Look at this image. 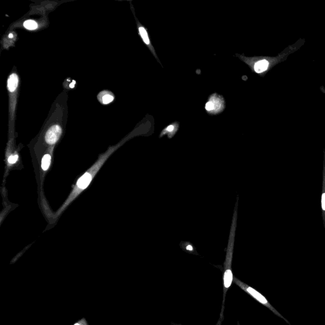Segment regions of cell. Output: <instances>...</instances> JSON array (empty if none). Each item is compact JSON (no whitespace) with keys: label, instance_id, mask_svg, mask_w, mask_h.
Here are the masks:
<instances>
[{"label":"cell","instance_id":"cell-3","mask_svg":"<svg viewBox=\"0 0 325 325\" xmlns=\"http://www.w3.org/2000/svg\"><path fill=\"white\" fill-rule=\"evenodd\" d=\"M139 35L141 37V38L142 39L143 41L144 42V43L147 45L148 46H149V48H150V50H151L152 53L153 54V55L155 56V57L157 59L158 61L159 62L158 58L156 56V52H155V50L154 49L153 46H152L151 43V40L149 39V35L148 33V31L147 30H146V29L143 27L142 26H140L139 27Z\"/></svg>","mask_w":325,"mask_h":325},{"label":"cell","instance_id":"cell-1","mask_svg":"<svg viewBox=\"0 0 325 325\" xmlns=\"http://www.w3.org/2000/svg\"><path fill=\"white\" fill-rule=\"evenodd\" d=\"M225 106L223 97L215 93L210 96L205 107L209 115H215L221 113L224 111Z\"/></svg>","mask_w":325,"mask_h":325},{"label":"cell","instance_id":"cell-2","mask_svg":"<svg viewBox=\"0 0 325 325\" xmlns=\"http://www.w3.org/2000/svg\"><path fill=\"white\" fill-rule=\"evenodd\" d=\"M62 129L59 125L52 126L45 135V140L48 144H54L59 139Z\"/></svg>","mask_w":325,"mask_h":325},{"label":"cell","instance_id":"cell-15","mask_svg":"<svg viewBox=\"0 0 325 325\" xmlns=\"http://www.w3.org/2000/svg\"><path fill=\"white\" fill-rule=\"evenodd\" d=\"M321 203H322V208L323 210L325 211V193H323L322 194Z\"/></svg>","mask_w":325,"mask_h":325},{"label":"cell","instance_id":"cell-5","mask_svg":"<svg viewBox=\"0 0 325 325\" xmlns=\"http://www.w3.org/2000/svg\"><path fill=\"white\" fill-rule=\"evenodd\" d=\"M247 290V291L248 292V293H249L250 294H251V295H252L255 299H256L258 301H259V302H261V303H262V304H263L267 305L268 307L271 308V309H272L274 313H276L277 314L278 316H281V315H280V314L277 311H276L275 309H274V308H273V307H272V306H271V305L268 303V302H267V300L266 299V298L264 297L261 294H260L258 293V292H257V291H255L254 289H253V288H250V287H248ZM281 317H282V316H281ZM282 318H283V317H282Z\"/></svg>","mask_w":325,"mask_h":325},{"label":"cell","instance_id":"cell-17","mask_svg":"<svg viewBox=\"0 0 325 325\" xmlns=\"http://www.w3.org/2000/svg\"><path fill=\"white\" fill-rule=\"evenodd\" d=\"M10 37L12 38V35H10Z\"/></svg>","mask_w":325,"mask_h":325},{"label":"cell","instance_id":"cell-16","mask_svg":"<svg viewBox=\"0 0 325 325\" xmlns=\"http://www.w3.org/2000/svg\"><path fill=\"white\" fill-rule=\"evenodd\" d=\"M74 83H75V82H74V81H73V84H71V85H70V87H71V88H73V87H74Z\"/></svg>","mask_w":325,"mask_h":325},{"label":"cell","instance_id":"cell-4","mask_svg":"<svg viewBox=\"0 0 325 325\" xmlns=\"http://www.w3.org/2000/svg\"><path fill=\"white\" fill-rule=\"evenodd\" d=\"M178 127H179V124L177 122H174L172 124H170L162 130L159 137L161 138L162 136L167 135L169 139H172L177 132Z\"/></svg>","mask_w":325,"mask_h":325},{"label":"cell","instance_id":"cell-7","mask_svg":"<svg viewBox=\"0 0 325 325\" xmlns=\"http://www.w3.org/2000/svg\"><path fill=\"white\" fill-rule=\"evenodd\" d=\"M91 180H92L91 175L89 173H87L81 177L78 180L77 185L81 189H85L88 187V186L90 183Z\"/></svg>","mask_w":325,"mask_h":325},{"label":"cell","instance_id":"cell-12","mask_svg":"<svg viewBox=\"0 0 325 325\" xmlns=\"http://www.w3.org/2000/svg\"><path fill=\"white\" fill-rule=\"evenodd\" d=\"M181 245L183 249H184L187 251H189L191 252L195 251V249H194L193 245L189 242H182L181 243Z\"/></svg>","mask_w":325,"mask_h":325},{"label":"cell","instance_id":"cell-6","mask_svg":"<svg viewBox=\"0 0 325 325\" xmlns=\"http://www.w3.org/2000/svg\"><path fill=\"white\" fill-rule=\"evenodd\" d=\"M269 66V62L266 60H261L257 61L254 64V71L257 73H261L266 71Z\"/></svg>","mask_w":325,"mask_h":325},{"label":"cell","instance_id":"cell-13","mask_svg":"<svg viewBox=\"0 0 325 325\" xmlns=\"http://www.w3.org/2000/svg\"><path fill=\"white\" fill-rule=\"evenodd\" d=\"M113 99H114L113 96H112L109 94H106L102 97V102L104 104H107L113 101Z\"/></svg>","mask_w":325,"mask_h":325},{"label":"cell","instance_id":"cell-8","mask_svg":"<svg viewBox=\"0 0 325 325\" xmlns=\"http://www.w3.org/2000/svg\"><path fill=\"white\" fill-rule=\"evenodd\" d=\"M18 82V77L15 74H12L10 76L8 79V88L11 92H14L17 88Z\"/></svg>","mask_w":325,"mask_h":325},{"label":"cell","instance_id":"cell-14","mask_svg":"<svg viewBox=\"0 0 325 325\" xmlns=\"http://www.w3.org/2000/svg\"><path fill=\"white\" fill-rule=\"evenodd\" d=\"M18 159V156L17 155H13V156H11L9 157L8 158V162H10V163L11 164H13L15 163V162H17Z\"/></svg>","mask_w":325,"mask_h":325},{"label":"cell","instance_id":"cell-10","mask_svg":"<svg viewBox=\"0 0 325 325\" xmlns=\"http://www.w3.org/2000/svg\"><path fill=\"white\" fill-rule=\"evenodd\" d=\"M51 161V157L50 155L46 154L44 156V157L42 159V162H41V167L43 170H47L48 167L50 166Z\"/></svg>","mask_w":325,"mask_h":325},{"label":"cell","instance_id":"cell-9","mask_svg":"<svg viewBox=\"0 0 325 325\" xmlns=\"http://www.w3.org/2000/svg\"><path fill=\"white\" fill-rule=\"evenodd\" d=\"M233 281V273L230 269H227L224 274V286L225 288H229Z\"/></svg>","mask_w":325,"mask_h":325},{"label":"cell","instance_id":"cell-18","mask_svg":"<svg viewBox=\"0 0 325 325\" xmlns=\"http://www.w3.org/2000/svg\"><path fill=\"white\" fill-rule=\"evenodd\" d=\"M74 325H79V324H75Z\"/></svg>","mask_w":325,"mask_h":325},{"label":"cell","instance_id":"cell-11","mask_svg":"<svg viewBox=\"0 0 325 325\" xmlns=\"http://www.w3.org/2000/svg\"><path fill=\"white\" fill-rule=\"evenodd\" d=\"M24 26L29 30H34L38 27V24L34 21L28 20V21H26V22H24Z\"/></svg>","mask_w":325,"mask_h":325}]
</instances>
